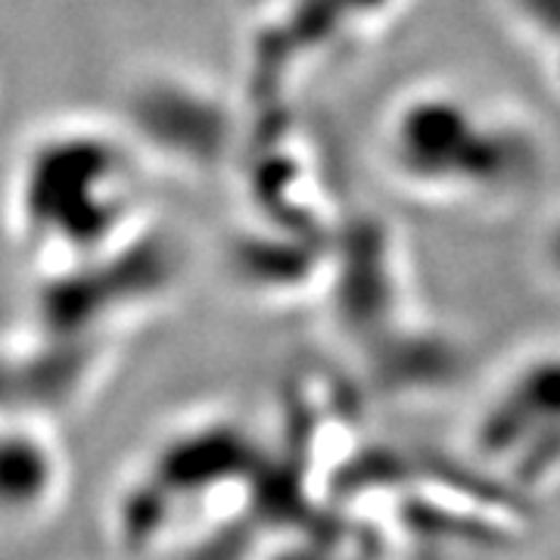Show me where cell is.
Returning <instances> with one entry per match:
<instances>
[{
    "label": "cell",
    "mask_w": 560,
    "mask_h": 560,
    "mask_svg": "<svg viewBox=\"0 0 560 560\" xmlns=\"http://www.w3.org/2000/svg\"><path fill=\"white\" fill-rule=\"evenodd\" d=\"M396 147L405 168L423 180H489L501 156L495 135L448 97L420 101L401 113Z\"/></svg>",
    "instance_id": "1"
},
{
    "label": "cell",
    "mask_w": 560,
    "mask_h": 560,
    "mask_svg": "<svg viewBox=\"0 0 560 560\" xmlns=\"http://www.w3.org/2000/svg\"><path fill=\"white\" fill-rule=\"evenodd\" d=\"M551 253H555V261H558V268H560V231L555 234V243H551Z\"/></svg>",
    "instance_id": "2"
}]
</instances>
